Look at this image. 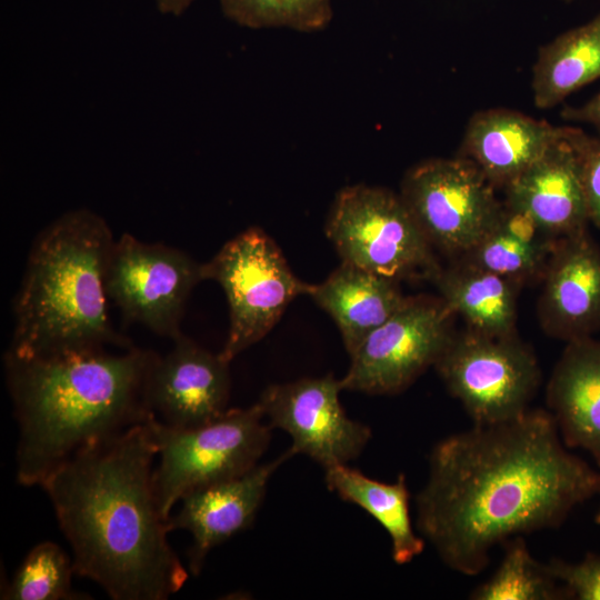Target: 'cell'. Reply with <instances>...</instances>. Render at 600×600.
Segmentation results:
<instances>
[{
    "label": "cell",
    "mask_w": 600,
    "mask_h": 600,
    "mask_svg": "<svg viewBox=\"0 0 600 600\" xmlns=\"http://www.w3.org/2000/svg\"><path fill=\"white\" fill-rule=\"evenodd\" d=\"M560 116L566 121L591 124L600 133V91L581 106H566Z\"/></svg>",
    "instance_id": "cell-30"
},
{
    "label": "cell",
    "mask_w": 600,
    "mask_h": 600,
    "mask_svg": "<svg viewBox=\"0 0 600 600\" xmlns=\"http://www.w3.org/2000/svg\"><path fill=\"white\" fill-rule=\"evenodd\" d=\"M440 299L469 330L490 336L516 334L520 284L462 259L440 268L432 279Z\"/></svg>",
    "instance_id": "cell-20"
},
{
    "label": "cell",
    "mask_w": 600,
    "mask_h": 600,
    "mask_svg": "<svg viewBox=\"0 0 600 600\" xmlns=\"http://www.w3.org/2000/svg\"><path fill=\"white\" fill-rule=\"evenodd\" d=\"M204 281L202 263L184 251L143 242L130 233L114 240L106 271L108 299L128 323L177 338L192 289Z\"/></svg>",
    "instance_id": "cell-10"
},
{
    "label": "cell",
    "mask_w": 600,
    "mask_h": 600,
    "mask_svg": "<svg viewBox=\"0 0 600 600\" xmlns=\"http://www.w3.org/2000/svg\"><path fill=\"white\" fill-rule=\"evenodd\" d=\"M324 471L329 490L362 508L383 527L390 537L391 556L397 564H406L423 551L426 541L414 531L411 521L410 492L404 474L387 483L347 464L332 466Z\"/></svg>",
    "instance_id": "cell-21"
},
{
    "label": "cell",
    "mask_w": 600,
    "mask_h": 600,
    "mask_svg": "<svg viewBox=\"0 0 600 600\" xmlns=\"http://www.w3.org/2000/svg\"><path fill=\"white\" fill-rule=\"evenodd\" d=\"M114 242L98 213L64 212L34 239L14 298L9 352L43 357L132 347L108 314L106 271Z\"/></svg>",
    "instance_id": "cell-4"
},
{
    "label": "cell",
    "mask_w": 600,
    "mask_h": 600,
    "mask_svg": "<svg viewBox=\"0 0 600 600\" xmlns=\"http://www.w3.org/2000/svg\"><path fill=\"white\" fill-rule=\"evenodd\" d=\"M566 1H572V0H566Z\"/></svg>",
    "instance_id": "cell-33"
},
{
    "label": "cell",
    "mask_w": 600,
    "mask_h": 600,
    "mask_svg": "<svg viewBox=\"0 0 600 600\" xmlns=\"http://www.w3.org/2000/svg\"><path fill=\"white\" fill-rule=\"evenodd\" d=\"M597 496L600 471L567 450L549 410L529 408L432 448L416 498L417 529L449 569L471 577L497 544L559 528Z\"/></svg>",
    "instance_id": "cell-1"
},
{
    "label": "cell",
    "mask_w": 600,
    "mask_h": 600,
    "mask_svg": "<svg viewBox=\"0 0 600 600\" xmlns=\"http://www.w3.org/2000/svg\"><path fill=\"white\" fill-rule=\"evenodd\" d=\"M157 356L133 346L122 353L7 351L6 380L19 423L18 482L41 486L80 450L149 419L147 383Z\"/></svg>",
    "instance_id": "cell-3"
},
{
    "label": "cell",
    "mask_w": 600,
    "mask_h": 600,
    "mask_svg": "<svg viewBox=\"0 0 600 600\" xmlns=\"http://www.w3.org/2000/svg\"><path fill=\"white\" fill-rule=\"evenodd\" d=\"M506 201L523 209L552 238L588 230L590 223L577 151L568 126L524 172L506 188Z\"/></svg>",
    "instance_id": "cell-16"
},
{
    "label": "cell",
    "mask_w": 600,
    "mask_h": 600,
    "mask_svg": "<svg viewBox=\"0 0 600 600\" xmlns=\"http://www.w3.org/2000/svg\"><path fill=\"white\" fill-rule=\"evenodd\" d=\"M502 560L494 573L470 594L473 600H562L571 599L567 588L552 574L548 563L530 553L522 536L502 543Z\"/></svg>",
    "instance_id": "cell-23"
},
{
    "label": "cell",
    "mask_w": 600,
    "mask_h": 600,
    "mask_svg": "<svg viewBox=\"0 0 600 600\" xmlns=\"http://www.w3.org/2000/svg\"><path fill=\"white\" fill-rule=\"evenodd\" d=\"M496 227L522 243L537 248L552 249L559 240L549 236L527 211L507 201L502 202Z\"/></svg>",
    "instance_id": "cell-29"
},
{
    "label": "cell",
    "mask_w": 600,
    "mask_h": 600,
    "mask_svg": "<svg viewBox=\"0 0 600 600\" xmlns=\"http://www.w3.org/2000/svg\"><path fill=\"white\" fill-rule=\"evenodd\" d=\"M197 0H156L158 10L163 14L181 16Z\"/></svg>",
    "instance_id": "cell-31"
},
{
    "label": "cell",
    "mask_w": 600,
    "mask_h": 600,
    "mask_svg": "<svg viewBox=\"0 0 600 600\" xmlns=\"http://www.w3.org/2000/svg\"><path fill=\"white\" fill-rule=\"evenodd\" d=\"M308 296L333 319L349 354L408 300L398 281L346 262Z\"/></svg>",
    "instance_id": "cell-19"
},
{
    "label": "cell",
    "mask_w": 600,
    "mask_h": 600,
    "mask_svg": "<svg viewBox=\"0 0 600 600\" xmlns=\"http://www.w3.org/2000/svg\"><path fill=\"white\" fill-rule=\"evenodd\" d=\"M326 233L342 262L396 281H432L441 268L400 194L386 188L354 184L341 189Z\"/></svg>",
    "instance_id": "cell-6"
},
{
    "label": "cell",
    "mask_w": 600,
    "mask_h": 600,
    "mask_svg": "<svg viewBox=\"0 0 600 600\" xmlns=\"http://www.w3.org/2000/svg\"><path fill=\"white\" fill-rule=\"evenodd\" d=\"M72 559L51 541L34 546L2 592L9 600H79L88 594L72 589Z\"/></svg>",
    "instance_id": "cell-24"
},
{
    "label": "cell",
    "mask_w": 600,
    "mask_h": 600,
    "mask_svg": "<svg viewBox=\"0 0 600 600\" xmlns=\"http://www.w3.org/2000/svg\"><path fill=\"white\" fill-rule=\"evenodd\" d=\"M453 316L441 299L408 297L350 354L342 390L394 394L407 389L446 349Z\"/></svg>",
    "instance_id": "cell-11"
},
{
    "label": "cell",
    "mask_w": 600,
    "mask_h": 600,
    "mask_svg": "<svg viewBox=\"0 0 600 600\" xmlns=\"http://www.w3.org/2000/svg\"><path fill=\"white\" fill-rule=\"evenodd\" d=\"M594 522L600 526V508L594 514Z\"/></svg>",
    "instance_id": "cell-32"
},
{
    "label": "cell",
    "mask_w": 600,
    "mask_h": 600,
    "mask_svg": "<svg viewBox=\"0 0 600 600\" xmlns=\"http://www.w3.org/2000/svg\"><path fill=\"white\" fill-rule=\"evenodd\" d=\"M258 403L228 409L193 428H173L153 416L151 437L159 456L153 482L162 517L189 492L239 476L258 464L270 442V426Z\"/></svg>",
    "instance_id": "cell-5"
},
{
    "label": "cell",
    "mask_w": 600,
    "mask_h": 600,
    "mask_svg": "<svg viewBox=\"0 0 600 600\" xmlns=\"http://www.w3.org/2000/svg\"><path fill=\"white\" fill-rule=\"evenodd\" d=\"M399 194L431 246L458 257L496 227L502 207L493 184L460 156L416 164Z\"/></svg>",
    "instance_id": "cell-9"
},
{
    "label": "cell",
    "mask_w": 600,
    "mask_h": 600,
    "mask_svg": "<svg viewBox=\"0 0 600 600\" xmlns=\"http://www.w3.org/2000/svg\"><path fill=\"white\" fill-rule=\"evenodd\" d=\"M567 448L586 450L600 468V340L567 342L546 389Z\"/></svg>",
    "instance_id": "cell-18"
},
{
    "label": "cell",
    "mask_w": 600,
    "mask_h": 600,
    "mask_svg": "<svg viewBox=\"0 0 600 600\" xmlns=\"http://www.w3.org/2000/svg\"><path fill=\"white\" fill-rule=\"evenodd\" d=\"M172 349L157 356L147 383V404L160 422L193 428L211 422L228 409L229 363L183 333Z\"/></svg>",
    "instance_id": "cell-13"
},
{
    "label": "cell",
    "mask_w": 600,
    "mask_h": 600,
    "mask_svg": "<svg viewBox=\"0 0 600 600\" xmlns=\"http://www.w3.org/2000/svg\"><path fill=\"white\" fill-rule=\"evenodd\" d=\"M543 282L538 318L549 337L570 342L600 330V247L588 230L557 241Z\"/></svg>",
    "instance_id": "cell-14"
},
{
    "label": "cell",
    "mask_w": 600,
    "mask_h": 600,
    "mask_svg": "<svg viewBox=\"0 0 600 600\" xmlns=\"http://www.w3.org/2000/svg\"><path fill=\"white\" fill-rule=\"evenodd\" d=\"M292 456L288 450L273 461L258 463L239 476L198 488L180 500L178 512L167 519V529L191 533L188 562L193 576L200 573L214 547L251 526L270 477Z\"/></svg>",
    "instance_id": "cell-15"
},
{
    "label": "cell",
    "mask_w": 600,
    "mask_h": 600,
    "mask_svg": "<svg viewBox=\"0 0 600 600\" xmlns=\"http://www.w3.org/2000/svg\"><path fill=\"white\" fill-rule=\"evenodd\" d=\"M340 380L332 374L271 384L257 402L270 427L292 439V454L303 453L324 469L360 456L371 429L350 419L340 403Z\"/></svg>",
    "instance_id": "cell-12"
},
{
    "label": "cell",
    "mask_w": 600,
    "mask_h": 600,
    "mask_svg": "<svg viewBox=\"0 0 600 600\" xmlns=\"http://www.w3.org/2000/svg\"><path fill=\"white\" fill-rule=\"evenodd\" d=\"M562 127L506 108L476 112L466 127L460 157L493 187L506 188L560 137Z\"/></svg>",
    "instance_id": "cell-17"
},
{
    "label": "cell",
    "mask_w": 600,
    "mask_h": 600,
    "mask_svg": "<svg viewBox=\"0 0 600 600\" xmlns=\"http://www.w3.org/2000/svg\"><path fill=\"white\" fill-rule=\"evenodd\" d=\"M568 136L579 159L589 221L600 229V138L569 126Z\"/></svg>",
    "instance_id": "cell-27"
},
{
    "label": "cell",
    "mask_w": 600,
    "mask_h": 600,
    "mask_svg": "<svg viewBox=\"0 0 600 600\" xmlns=\"http://www.w3.org/2000/svg\"><path fill=\"white\" fill-rule=\"evenodd\" d=\"M433 367L473 424L522 414L541 382L536 354L516 334L490 337L469 329L453 333Z\"/></svg>",
    "instance_id": "cell-8"
},
{
    "label": "cell",
    "mask_w": 600,
    "mask_h": 600,
    "mask_svg": "<svg viewBox=\"0 0 600 600\" xmlns=\"http://www.w3.org/2000/svg\"><path fill=\"white\" fill-rule=\"evenodd\" d=\"M223 14L250 29H324L333 16L332 0H219Z\"/></svg>",
    "instance_id": "cell-25"
},
{
    "label": "cell",
    "mask_w": 600,
    "mask_h": 600,
    "mask_svg": "<svg viewBox=\"0 0 600 600\" xmlns=\"http://www.w3.org/2000/svg\"><path fill=\"white\" fill-rule=\"evenodd\" d=\"M548 566L571 599L600 600V554L588 552L578 563L552 559Z\"/></svg>",
    "instance_id": "cell-28"
},
{
    "label": "cell",
    "mask_w": 600,
    "mask_h": 600,
    "mask_svg": "<svg viewBox=\"0 0 600 600\" xmlns=\"http://www.w3.org/2000/svg\"><path fill=\"white\" fill-rule=\"evenodd\" d=\"M204 280L222 288L230 327L220 357L230 363L262 339L290 302L308 294L311 284L297 278L276 242L260 228H249L202 263Z\"/></svg>",
    "instance_id": "cell-7"
},
{
    "label": "cell",
    "mask_w": 600,
    "mask_h": 600,
    "mask_svg": "<svg viewBox=\"0 0 600 600\" xmlns=\"http://www.w3.org/2000/svg\"><path fill=\"white\" fill-rule=\"evenodd\" d=\"M600 78V13L539 49L532 68L534 106L549 109Z\"/></svg>",
    "instance_id": "cell-22"
},
{
    "label": "cell",
    "mask_w": 600,
    "mask_h": 600,
    "mask_svg": "<svg viewBox=\"0 0 600 600\" xmlns=\"http://www.w3.org/2000/svg\"><path fill=\"white\" fill-rule=\"evenodd\" d=\"M552 249L524 244L494 227L459 259L522 286L543 276Z\"/></svg>",
    "instance_id": "cell-26"
},
{
    "label": "cell",
    "mask_w": 600,
    "mask_h": 600,
    "mask_svg": "<svg viewBox=\"0 0 600 600\" xmlns=\"http://www.w3.org/2000/svg\"><path fill=\"white\" fill-rule=\"evenodd\" d=\"M149 419L93 443L42 482L78 576L114 600H166L188 579L169 544Z\"/></svg>",
    "instance_id": "cell-2"
}]
</instances>
